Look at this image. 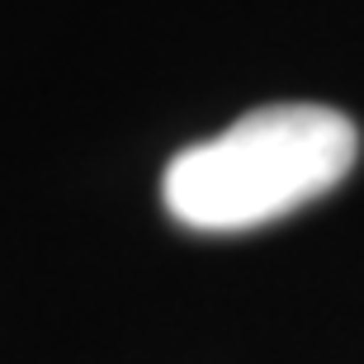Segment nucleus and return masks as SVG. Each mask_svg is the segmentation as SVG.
<instances>
[{"mask_svg": "<svg viewBox=\"0 0 364 364\" xmlns=\"http://www.w3.org/2000/svg\"><path fill=\"white\" fill-rule=\"evenodd\" d=\"M360 133L341 109L265 105L166 166L161 199L194 232H251L350 176Z\"/></svg>", "mask_w": 364, "mask_h": 364, "instance_id": "nucleus-1", "label": "nucleus"}]
</instances>
